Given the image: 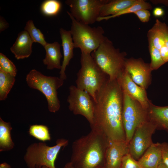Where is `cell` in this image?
I'll return each mask as SVG.
<instances>
[{
    "label": "cell",
    "mask_w": 168,
    "mask_h": 168,
    "mask_svg": "<svg viewBox=\"0 0 168 168\" xmlns=\"http://www.w3.org/2000/svg\"><path fill=\"white\" fill-rule=\"evenodd\" d=\"M64 81L57 77L46 76L35 69L30 70L26 77L28 86L39 91L44 96L49 111L54 113L60 108L57 90L63 86Z\"/></svg>",
    "instance_id": "6"
},
{
    "label": "cell",
    "mask_w": 168,
    "mask_h": 168,
    "mask_svg": "<svg viewBox=\"0 0 168 168\" xmlns=\"http://www.w3.org/2000/svg\"><path fill=\"white\" fill-rule=\"evenodd\" d=\"M157 168H168V167L161 162Z\"/></svg>",
    "instance_id": "38"
},
{
    "label": "cell",
    "mask_w": 168,
    "mask_h": 168,
    "mask_svg": "<svg viewBox=\"0 0 168 168\" xmlns=\"http://www.w3.org/2000/svg\"><path fill=\"white\" fill-rule=\"evenodd\" d=\"M96 168H104V167H97Z\"/></svg>",
    "instance_id": "40"
},
{
    "label": "cell",
    "mask_w": 168,
    "mask_h": 168,
    "mask_svg": "<svg viewBox=\"0 0 168 168\" xmlns=\"http://www.w3.org/2000/svg\"><path fill=\"white\" fill-rule=\"evenodd\" d=\"M0 168H11V167L8 163L4 162L0 164Z\"/></svg>",
    "instance_id": "36"
},
{
    "label": "cell",
    "mask_w": 168,
    "mask_h": 168,
    "mask_svg": "<svg viewBox=\"0 0 168 168\" xmlns=\"http://www.w3.org/2000/svg\"><path fill=\"white\" fill-rule=\"evenodd\" d=\"M128 153V143L126 141L109 140L104 168H120L123 157Z\"/></svg>",
    "instance_id": "14"
},
{
    "label": "cell",
    "mask_w": 168,
    "mask_h": 168,
    "mask_svg": "<svg viewBox=\"0 0 168 168\" xmlns=\"http://www.w3.org/2000/svg\"><path fill=\"white\" fill-rule=\"evenodd\" d=\"M147 110L149 119L155 124L156 130H164L168 134V106H158L151 102Z\"/></svg>",
    "instance_id": "18"
},
{
    "label": "cell",
    "mask_w": 168,
    "mask_h": 168,
    "mask_svg": "<svg viewBox=\"0 0 168 168\" xmlns=\"http://www.w3.org/2000/svg\"><path fill=\"white\" fill-rule=\"evenodd\" d=\"M138 17L139 20L142 22L149 21L151 13L148 10L146 9L139 10L134 13Z\"/></svg>",
    "instance_id": "30"
},
{
    "label": "cell",
    "mask_w": 168,
    "mask_h": 168,
    "mask_svg": "<svg viewBox=\"0 0 168 168\" xmlns=\"http://www.w3.org/2000/svg\"><path fill=\"white\" fill-rule=\"evenodd\" d=\"M15 77L0 71V100H5L15 83Z\"/></svg>",
    "instance_id": "22"
},
{
    "label": "cell",
    "mask_w": 168,
    "mask_h": 168,
    "mask_svg": "<svg viewBox=\"0 0 168 168\" xmlns=\"http://www.w3.org/2000/svg\"><path fill=\"white\" fill-rule=\"evenodd\" d=\"M123 93L122 122L126 141L128 143L136 128L149 119L147 110L138 101Z\"/></svg>",
    "instance_id": "8"
},
{
    "label": "cell",
    "mask_w": 168,
    "mask_h": 168,
    "mask_svg": "<svg viewBox=\"0 0 168 168\" xmlns=\"http://www.w3.org/2000/svg\"><path fill=\"white\" fill-rule=\"evenodd\" d=\"M63 168H76L72 163L70 161L67 162L64 166Z\"/></svg>",
    "instance_id": "37"
},
{
    "label": "cell",
    "mask_w": 168,
    "mask_h": 168,
    "mask_svg": "<svg viewBox=\"0 0 168 168\" xmlns=\"http://www.w3.org/2000/svg\"><path fill=\"white\" fill-rule=\"evenodd\" d=\"M148 48L151 58L150 63L152 70H156L166 63L164 61L159 50L148 43Z\"/></svg>",
    "instance_id": "27"
},
{
    "label": "cell",
    "mask_w": 168,
    "mask_h": 168,
    "mask_svg": "<svg viewBox=\"0 0 168 168\" xmlns=\"http://www.w3.org/2000/svg\"><path fill=\"white\" fill-rule=\"evenodd\" d=\"M28 133L30 136L42 142L50 141L51 139L49 128L45 125H31L29 128Z\"/></svg>",
    "instance_id": "24"
},
{
    "label": "cell",
    "mask_w": 168,
    "mask_h": 168,
    "mask_svg": "<svg viewBox=\"0 0 168 168\" xmlns=\"http://www.w3.org/2000/svg\"><path fill=\"white\" fill-rule=\"evenodd\" d=\"M120 168H143L128 153L123 157Z\"/></svg>",
    "instance_id": "29"
},
{
    "label": "cell",
    "mask_w": 168,
    "mask_h": 168,
    "mask_svg": "<svg viewBox=\"0 0 168 168\" xmlns=\"http://www.w3.org/2000/svg\"><path fill=\"white\" fill-rule=\"evenodd\" d=\"M164 34L165 45L168 49V27L167 25L165 28Z\"/></svg>",
    "instance_id": "34"
},
{
    "label": "cell",
    "mask_w": 168,
    "mask_h": 168,
    "mask_svg": "<svg viewBox=\"0 0 168 168\" xmlns=\"http://www.w3.org/2000/svg\"><path fill=\"white\" fill-rule=\"evenodd\" d=\"M71 21L70 31L75 48H79L81 53L91 54L104 40V30L100 26L91 27L75 19L67 11Z\"/></svg>",
    "instance_id": "7"
},
{
    "label": "cell",
    "mask_w": 168,
    "mask_h": 168,
    "mask_svg": "<svg viewBox=\"0 0 168 168\" xmlns=\"http://www.w3.org/2000/svg\"><path fill=\"white\" fill-rule=\"evenodd\" d=\"M156 127L149 119L138 127L128 143L129 153L138 161L153 143L152 137Z\"/></svg>",
    "instance_id": "10"
},
{
    "label": "cell",
    "mask_w": 168,
    "mask_h": 168,
    "mask_svg": "<svg viewBox=\"0 0 168 168\" xmlns=\"http://www.w3.org/2000/svg\"><path fill=\"white\" fill-rule=\"evenodd\" d=\"M80 63L81 68L77 74L76 86L87 92L95 101L97 92L109 77L97 65L91 54L81 53Z\"/></svg>",
    "instance_id": "4"
},
{
    "label": "cell",
    "mask_w": 168,
    "mask_h": 168,
    "mask_svg": "<svg viewBox=\"0 0 168 168\" xmlns=\"http://www.w3.org/2000/svg\"><path fill=\"white\" fill-rule=\"evenodd\" d=\"M12 128L11 124L6 122L0 117V152L10 151L13 149L15 144L11 136Z\"/></svg>",
    "instance_id": "21"
},
{
    "label": "cell",
    "mask_w": 168,
    "mask_h": 168,
    "mask_svg": "<svg viewBox=\"0 0 168 168\" xmlns=\"http://www.w3.org/2000/svg\"><path fill=\"white\" fill-rule=\"evenodd\" d=\"M109 0H67L70 13L77 21L89 25L97 21L103 6Z\"/></svg>",
    "instance_id": "9"
},
{
    "label": "cell",
    "mask_w": 168,
    "mask_h": 168,
    "mask_svg": "<svg viewBox=\"0 0 168 168\" xmlns=\"http://www.w3.org/2000/svg\"><path fill=\"white\" fill-rule=\"evenodd\" d=\"M9 27V24L2 16L0 17V31H2Z\"/></svg>",
    "instance_id": "33"
},
{
    "label": "cell",
    "mask_w": 168,
    "mask_h": 168,
    "mask_svg": "<svg viewBox=\"0 0 168 168\" xmlns=\"http://www.w3.org/2000/svg\"><path fill=\"white\" fill-rule=\"evenodd\" d=\"M151 1L154 4L161 3L168 6V0H151Z\"/></svg>",
    "instance_id": "35"
},
{
    "label": "cell",
    "mask_w": 168,
    "mask_h": 168,
    "mask_svg": "<svg viewBox=\"0 0 168 168\" xmlns=\"http://www.w3.org/2000/svg\"><path fill=\"white\" fill-rule=\"evenodd\" d=\"M68 142V140L61 138L57 139L56 144L52 146L44 142L32 143L26 148L24 160L28 168H56L55 162L57 156Z\"/></svg>",
    "instance_id": "5"
},
{
    "label": "cell",
    "mask_w": 168,
    "mask_h": 168,
    "mask_svg": "<svg viewBox=\"0 0 168 168\" xmlns=\"http://www.w3.org/2000/svg\"><path fill=\"white\" fill-rule=\"evenodd\" d=\"M33 43L28 33L25 30L21 31L11 47V52L17 60L28 58L31 55Z\"/></svg>",
    "instance_id": "16"
},
{
    "label": "cell",
    "mask_w": 168,
    "mask_h": 168,
    "mask_svg": "<svg viewBox=\"0 0 168 168\" xmlns=\"http://www.w3.org/2000/svg\"><path fill=\"white\" fill-rule=\"evenodd\" d=\"M137 0H109L102 7L100 17L114 15L130 7Z\"/></svg>",
    "instance_id": "20"
},
{
    "label": "cell",
    "mask_w": 168,
    "mask_h": 168,
    "mask_svg": "<svg viewBox=\"0 0 168 168\" xmlns=\"http://www.w3.org/2000/svg\"><path fill=\"white\" fill-rule=\"evenodd\" d=\"M60 44L55 41L52 43H47L44 47L46 55L43 59L44 64L47 66V68L52 70L54 68L60 69L61 65L60 62L63 56L60 51Z\"/></svg>",
    "instance_id": "19"
},
{
    "label": "cell",
    "mask_w": 168,
    "mask_h": 168,
    "mask_svg": "<svg viewBox=\"0 0 168 168\" xmlns=\"http://www.w3.org/2000/svg\"><path fill=\"white\" fill-rule=\"evenodd\" d=\"M59 32L62 41L63 58L60 71L59 77L64 80L67 79L65 71L71 59L73 57V49L74 45L70 30H67L61 28Z\"/></svg>",
    "instance_id": "15"
},
{
    "label": "cell",
    "mask_w": 168,
    "mask_h": 168,
    "mask_svg": "<svg viewBox=\"0 0 168 168\" xmlns=\"http://www.w3.org/2000/svg\"><path fill=\"white\" fill-rule=\"evenodd\" d=\"M24 30L28 33L33 42L39 43L44 47L47 44L44 35L35 27L32 20L27 22Z\"/></svg>",
    "instance_id": "25"
},
{
    "label": "cell",
    "mask_w": 168,
    "mask_h": 168,
    "mask_svg": "<svg viewBox=\"0 0 168 168\" xmlns=\"http://www.w3.org/2000/svg\"><path fill=\"white\" fill-rule=\"evenodd\" d=\"M123 101V92L117 80L110 81L109 78L93 101L94 122L91 128L103 132L109 141H126L122 122Z\"/></svg>",
    "instance_id": "1"
},
{
    "label": "cell",
    "mask_w": 168,
    "mask_h": 168,
    "mask_svg": "<svg viewBox=\"0 0 168 168\" xmlns=\"http://www.w3.org/2000/svg\"><path fill=\"white\" fill-rule=\"evenodd\" d=\"M138 161L143 168H157L162 162L161 143L153 142Z\"/></svg>",
    "instance_id": "17"
},
{
    "label": "cell",
    "mask_w": 168,
    "mask_h": 168,
    "mask_svg": "<svg viewBox=\"0 0 168 168\" xmlns=\"http://www.w3.org/2000/svg\"><path fill=\"white\" fill-rule=\"evenodd\" d=\"M162 162L168 167V143H161Z\"/></svg>",
    "instance_id": "31"
},
{
    "label": "cell",
    "mask_w": 168,
    "mask_h": 168,
    "mask_svg": "<svg viewBox=\"0 0 168 168\" xmlns=\"http://www.w3.org/2000/svg\"><path fill=\"white\" fill-rule=\"evenodd\" d=\"M0 71L15 77L17 70L14 63L2 53H0Z\"/></svg>",
    "instance_id": "28"
},
{
    "label": "cell",
    "mask_w": 168,
    "mask_h": 168,
    "mask_svg": "<svg viewBox=\"0 0 168 168\" xmlns=\"http://www.w3.org/2000/svg\"><path fill=\"white\" fill-rule=\"evenodd\" d=\"M72 144L71 161L76 168L104 167L109 140L101 131L92 128Z\"/></svg>",
    "instance_id": "2"
},
{
    "label": "cell",
    "mask_w": 168,
    "mask_h": 168,
    "mask_svg": "<svg viewBox=\"0 0 168 168\" xmlns=\"http://www.w3.org/2000/svg\"><path fill=\"white\" fill-rule=\"evenodd\" d=\"M125 69L132 80L137 85L147 89L152 82L150 63H145L141 58H126Z\"/></svg>",
    "instance_id": "12"
},
{
    "label": "cell",
    "mask_w": 168,
    "mask_h": 168,
    "mask_svg": "<svg viewBox=\"0 0 168 168\" xmlns=\"http://www.w3.org/2000/svg\"><path fill=\"white\" fill-rule=\"evenodd\" d=\"M153 14L156 17H161L164 14V11L161 7H156L153 11Z\"/></svg>",
    "instance_id": "32"
},
{
    "label": "cell",
    "mask_w": 168,
    "mask_h": 168,
    "mask_svg": "<svg viewBox=\"0 0 168 168\" xmlns=\"http://www.w3.org/2000/svg\"><path fill=\"white\" fill-rule=\"evenodd\" d=\"M62 7L61 2L57 0H46L42 3L40 10L44 15L49 16L56 15L60 12Z\"/></svg>",
    "instance_id": "26"
},
{
    "label": "cell",
    "mask_w": 168,
    "mask_h": 168,
    "mask_svg": "<svg viewBox=\"0 0 168 168\" xmlns=\"http://www.w3.org/2000/svg\"><path fill=\"white\" fill-rule=\"evenodd\" d=\"M91 54L97 65L108 76L110 81L117 80L125 69L126 53L115 48L106 37Z\"/></svg>",
    "instance_id": "3"
},
{
    "label": "cell",
    "mask_w": 168,
    "mask_h": 168,
    "mask_svg": "<svg viewBox=\"0 0 168 168\" xmlns=\"http://www.w3.org/2000/svg\"><path fill=\"white\" fill-rule=\"evenodd\" d=\"M117 80L123 93L138 101L144 109L148 110L151 101L147 97L146 90L136 84L125 69Z\"/></svg>",
    "instance_id": "13"
},
{
    "label": "cell",
    "mask_w": 168,
    "mask_h": 168,
    "mask_svg": "<svg viewBox=\"0 0 168 168\" xmlns=\"http://www.w3.org/2000/svg\"><path fill=\"white\" fill-rule=\"evenodd\" d=\"M152 9V7L149 3L143 0H137L136 2L130 7L114 15L104 17H99L97 20V21H100L103 20H108L127 14L134 13L141 9H146L148 10H151Z\"/></svg>",
    "instance_id": "23"
},
{
    "label": "cell",
    "mask_w": 168,
    "mask_h": 168,
    "mask_svg": "<svg viewBox=\"0 0 168 168\" xmlns=\"http://www.w3.org/2000/svg\"><path fill=\"white\" fill-rule=\"evenodd\" d=\"M41 168H48V167H46V166H43Z\"/></svg>",
    "instance_id": "39"
},
{
    "label": "cell",
    "mask_w": 168,
    "mask_h": 168,
    "mask_svg": "<svg viewBox=\"0 0 168 168\" xmlns=\"http://www.w3.org/2000/svg\"><path fill=\"white\" fill-rule=\"evenodd\" d=\"M69 94L67 101L69 110L75 115L84 117L91 126L94 122L93 101L86 91L71 85L69 87Z\"/></svg>",
    "instance_id": "11"
}]
</instances>
